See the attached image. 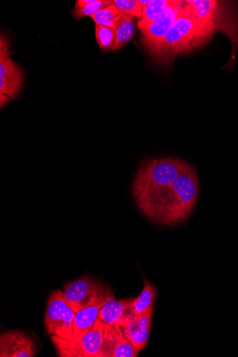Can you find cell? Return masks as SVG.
<instances>
[{
	"label": "cell",
	"mask_w": 238,
	"mask_h": 357,
	"mask_svg": "<svg viewBox=\"0 0 238 357\" xmlns=\"http://www.w3.org/2000/svg\"><path fill=\"white\" fill-rule=\"evenodd\" d=\"M187 6L186 1H173L153 23L142 30V42L152 54Z\"/></svg>",
	"instance_id": "cell-5"
},
{
	"label": "cell",
	"mask_w": 238,
	"mask_h": 357,
	"mask_svg": "<svg viewBox=\"0 0 238 357\" xmlns=\"http://www.w3.org/2000/svg\"><path fill=\"white\" fill-rule=\"evenodd\" d=\"M52 342L57 355L61 357H84L80 342L64 339L57 336H51Z\"/></svg>",
	"instance_id": "cell-16"
},
{
	"label": "cell",
	"mask_w": 238,
	"mask_h": 357,
	"mask_svg": "<svg viewBox=\"0 0 238 357\" xmlns=\"http://www.w3.org/2000/svg\"><path fill=\"white\" fill-rule=\"evenodd\" d=\"M150 0H140V3L142 5L143 8H145L149 4Z\"/></svg>",
	"instance_id": "cell-22"
},
{
	"label": "cell",
	"mask_w": 238,
	"mask_h": 357,
	"mask_svg": "<svg viewBox=\"0 0 238 357\" xmlns=\"http://www.w3.org/2000/svg\"><path fill=\"white\" fill-rule=\"evenodd\" d=\"M131 300L117 301L112 290L110 289L107 300L101 307L98 318L111 326H123L133 315L131 305Z\"/></svg>",
	"instance_id": "cell-8"
},
{
	"label": "cell",
	"mask_w": 238,
	"mask_h": 357,
	"mask_svg": "<svg viewBox=\"0 0 238 357\" xmlns=\"http://www.w3.org/2000/svg\"><path fill=\"white\" fill-rule=\"evenodd\" d=\"M114 5L121 13L141 18L144 8L140 0H114Z\"/></svg>",
	"instance_id": "cell-20"
},
{
	"label": "cell",
	"mask_w": 238,
	"mask_h": 357,
	"mask_svg": "<svg viewBox=\"0 0 238 357\" xmlns=\"http://www.w3.org/2000/svg\"><path fill=\"white\" fill-rule=\"evenodd\" d=\"M105 323L98 317L93 328L80 342L84 357H101L105 342Z\"/></svg>",
	"instance_id": "cell-11"
},
{
	"label": "cell",
	"mask_w": 238,
	"mask_h": 357,
	"mask_svg": "<svg viewBox=\"0 0 238 357\" xmlns=\"http://www.w3.org/2000/svg\"><path fill=\"white\" fill-rule=\"evenodd\" d=\"M110 287L88 276L81 277L64 287V297L76 313L105 300Z\"/></svg>",
	"instance_id": "cell-3"
},
{
	"label": "cell",
	"mask_w": 238,
	"mask_h": 357,
	"mask_svg": "<svg viewBox=\"0 0 238 357\" xmlns=\"http://www.w3.org/2000/svg\"><path fill=\"white\" fill-rule=\"evenodd\" d=\"M38 347L35 341L25 333L12 331L0 335V356L32 357Z\"/></svg>",
	"instance_id": "cell-6"
},
{
	"label": "cell",
	"mask_w": 238,
	"mask_h": 357,
	"mask_svg": "<svg viewBox=\"0 0 238 357\" xmlns=\"http://www.w3.org/2000/svg\"><path fill=\"white\" fill-rule=\"evenodd\" d=\"M116 41L113 51L126 45L134 36L135 25L133 17L121 13L114 24Z\"/></svg>",
	"instance_id": "cell-12"
},
{
	"label": "cell",
	"mask_w": 238,
	"mask_h": 357,
	"mask_svg": "<svg viewBox=\"0 0 238 357\" xmlns=\"http://www.w3.org/2000/svg\"><path fill=\"white\" fill-rule=\"evenodd\" d=\"M76 312L67 305L64 291L57 289L49 297L45 317V328L50 335L72 340Z\"/></svg>",
	"instance_id": "cell-4"
},
{
	"label": "cell",
	"mask_w": 238,
	"mask_h": 357,
	"mask_svg": "<svg viewBox=\"0 0 238 357\" xmlns=\"http://www.w3.org/2000/svg\"><path fill=\"white\" fill-rule=\"evenodd\" d=\"M95 35L96 42L101 50H113L116 41V32L113 27L96 25Z\"/></svg>",
	"instance_id": "cell-17"
},
{
	"label": "cell",
	"mask_w": 238,
	"mask_h": 357,
	"mask_svg": "<svg viewBox=\"0 0 238 357\" xmlns=\"http://www.w3.org/2000/svg\"><path fill=\"white\" fill-rule=\"evenodd\" d=\"M10 47L8 41L6 38L2 36L1 37V52H0V63H2L7 61L10 58V53L8 48Z\"/></svg>",
	"instance_id": "cell-21"
},
{
	"label": "cell",
	"mask_w": 238,
	"mask_h": 357,
	"mask_svg": "<svg viewBox=\"0 0 238 357\" xmlns=\"http://www.w3.org/2000/svg\"><path fill=\"white\" fill-rule=\"evenodd\" d=\"M216 31V29L212 26L195 20L187 4L182 14L152 54L158 61L169 63L178 54L207 41Z\"/></svg>",
	"instance_id": "cell-2"
},
{
	"label": "cell",
	"mask_w": 238,
	"mask_h": 357,
	"mask_svg": "<svg viewBox=\"0 0 238 357\" xmlns=\"http://www.w3.org/2000/svg\"><path fill=\"white\" fill-rule=\"evenodd\" d=\"M157 296V289L146 278L144 285L140 296L131 300V305L135 315H140L146 312L154 307V303Z\"/></svg>",
	"instance_id": "cell-13"
},
{
	"label": "cell",
	"mask_w": 238,
	"mask_h": 357,
	"mask_svg": "<svg viewBox=\"0 0 238 357\" xmlns=\"http://www.w3.org/2000/svg\"><path fill=\"white\" fill-rule=\"evenodd\" d=\"M140 351L125 337L119 326H105V342L101 357H137Z\"/></svg>",
	"instance_id": "cell-7"
},
{
	"label": "cell",
	"mask_w": 238,
	"mask_h": 357,
	"mask_svg": "<svg viewBox=\"0 0 238 357\" xmlns=\"http://www.w3.org/2000/svg\"><path fill=\"white\" fill-rule=\"evenodd\" d=\"M121 13L119 11L114 3L102 9L91 17L96 25L114 27V24Z\"/></svg>",
	"instance_id": "cell-18"
},
{
	"label": "cell",
	"mask_w": 238,
	"mask_h": 357,
	"mask_svg": "<svg viewBox=\"0 0 238 357\" xmlns=\"http://www.w3.org/2000/svg\"><path fill=\"white\" fill-rule=\"evenodd\" d=\"M171 0H150L149 4L144 8L142 17L138 22L142 31L156 20L165 11Z\"/></svg>",
	"instance_id": "cell-15"
},
{
	"label": "cell",
	"mask_w": 238,
	"mask_h": 357,
	"mask_svg": "<svg viewBox=\"0 0 238 357\" xmlns=\"http://www.w3.org/2000/svg\"><path fill=\"white\" fill-rule=\"evenodd\" d=\"M200 189L197 169L177 157L142 162L131 192L135 205L151 222L168 226L184 223L195 208Z\"/></svg>",
	"instance_id": "cell-1"
},
{
	"label": "cell",
	"mask_w": 238,
	"mask_h": 357,
	"mask_svg": "<svg viewBox=\"0 0 238 357\" xmlns=\"http://www.w3.org/2000/svg\"><path fill=\"white\" fill-rule=\"evenodd\" d=\"M114 1L110 0H92L90 4L86 5L82 8H75L73 15L77 19L84 17H91L102 9H105L112 5Z\"/></svg>",
	"instance_id": "cell-19"
},
{
	"label": "cell",
	"mask_w": 238,
	"mask_h": 357,
	"mask_svg": "<svg viewBox=\"0 0 238 357\" xmlns=\"http://www.w3.org/2000/svg\"><path fill=\"white\" fill-rule=\"evenodd\" d=\"M108 295L101 302L84 308L76 313L73 323V335L71 340L77 342H80L84 336L93 328L98 317L101 307H103L107 300Z\"/></svg>",
	"instance_id": "cell-10"
},
{
	"label": "cell",
	"mask_w": 238,
	"mask_h": 357,
	"mask_svg": "<svg viewBox=\"0 0 238 357\" xmlns=\"http://www.w3.org/2000/svg\"><path fill=\"white\" fill-rule=\"evenodd\" d=\"M23 77L18 65L10 57L0 63V96L15 100L22 89Z\"/></svg>",
	"instance_id": "cell-9"
},
{
	"label": "cell",
	"mask_w": 238,
	"mask_h": 357,
	"mask_svg": "<svg viewBox=\"0 0 238 357\" xmlns=\"http://www.w3.org/2000/svg\"><path fill=\"white\" fill-rule=\"evenodd\" d=\"M132 317L120 327L125 337L134 347L141 351L146 347L148 343L151 329L143 330L135 327L131 321Z\"/></svg>",
	"instance_id": "cell-14"
}]
</instances>
